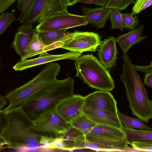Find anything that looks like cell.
I'll return each mask as SVG.
<instances>
[{
  "instance_id": "6da1fadb",
  "label": "cell",
  "mask_w": 152,
  "mask_h": 152,
  "mask_svg": "<svg viewBox=\"0 0 152 152\" xmlns=\"http://www.w3.org/2000/svg\"><path fill=\"white\" fill-rule=\"evenodd\" d=\"M6 112L9 124L2 136L8 148L22 151H51L53 137L35 132L31 126L32 121L19 106Z\"/></svg>"
},
{
  "instance_id": "7a4b0ae2",
  "label": "cell",
  "mask_w": 152,
  "mask_h": 152,
  "mask_svg": "<svg viewBox=\"0 0 152 152\" xmlns=\"http://www.w3.org/2000/svg\"><path fill=\"white\" fill-rule=\"evenodd\" d=\"M74 79L70 77L56 79L19 106L31 121L48 110L54 108L64 99L74 94Z\"/></svg>"
},
{
  "instance_id": "3957f363",
  "label": "cell",
  "mask_w": 152,
  "mask_h": 152,
  "mask_svg": "<svg viewBox=\"0 0 152 152\" xmlns=\"http://www.w3.org/2000/svg\"><path fill=\"white\" fill-rule=\"evenodd\" d=\"M123 72L120 79L126 90L129 106L132 113L147 123L152 117V102L148 97L147 92L128 55L122 56Z\"/></svg>"
},
{
  "instance_id": "277c9868",
  "label": "cell",
  "mask_w": 152,
  "mask_h": 152,
  "mask_svg": "<svg viewBox=\"0 0 152 152\" xmlns=\"http://www.w3.org/2000/svg\"><path fill=\"white\" fill-rule=\"evenodd\" d=\"M87 149L94 151H135L129 147L122 129L97 124L85 135Z\"/></svg>"
},
{
  "instance_id": "5b68a950",
  "label": "cell",
  "mask_w": 152,
  "mask_h": 152,
  "mask_svg": "<svg viewBox=\"0 0 152 152\" xmlns=\"http://www.w3.org/2000/svg\"><path fill=\"white\" fill-rule=\"evenodd\" d=\"M74 61L76 76L90 87L107 91L114 88V81L107 68L93 54L80 56Z\"/></svg>"
},
{
  "instance_id": "8992f818",
  "label": "cell",
  "mask_w": 152,
  "mask_h": 152,
  "mask_svg": "<svg viewBox=\"0 0 152 152\" xmlns=\"http://www.w3.org/2000/svg\"><path fill=\"white\" fill-rule=\"evenodd\" d=\"M60 71L57 63H49L30 81L10 91L5 96L9 104L3 110L7 111L19 106L39 91L56 79Z\"/></svg>"
},
{
  "instance_id": "52a82bcc",
  "label": "cell",
  "mask_w": 152,
  "mask_h": 152,
  "mask_svg": "<svg viewBox=\"0 0 152 152\" xmlns=\"http://www.w3.org/2000/svg\"><path fill=\"white\" fill-rule=\"evenodd\" d=\"M101 38L98 33L93 32L75 31L66 32L65 36L54 43L46 46L47 52L58 48L82 54L85 52H96L101 44Z\"/></svg>"
},
{
  "instance_id": "ba28073f",
  "label": "cell",
  "mask_w": 152,
  "mask_h": 152,
  "mask_svg": "<svg viewBox=\"0 0 152 152\" xmlns=\"http://www.w3.org/2000/svg\"><path fill=\"white\" fill-rule=\"evenodd\" d=\"M31 126L37 134L58 137L66 132L69 124L58 114L54 108L40 114L31 121Z\"/></svg>"
},
{
  "instance_id": "9c48e42d",
  "label": "cell",
  "mask_w": 152,
  "mask_h": 152,
  "mask_svg": "<svg viewBox=\"0 0 152 152\" xmlns=\"http://www.w3.org/2000/svg\"><path fill=\"white\" fill-rule=\"evenodd\" d=\"M35 28L37 32L67 29L88 24L83 16L71 14L62 11L50 15Z\"/></svg>"
},
{
  "instance_id": "30bf717a",
  "label": "cell",
  "mask_w": 152,
  "mask_h": 152,
  "mask_svg": "<svg viewBox=\"0 0 152 152\" xmlns=\"http://www.w3.org/2000/svg\"><path fill=\"white\" fill-rule=\"evenodd\" d=\"M83 106L95 108L118 114L117 103L109 91L99 90L84 97Z\"/></svg>"
},
{
  "instance_id": "8fae6325",
  "label": "cell",
  "mask_w": 152,
  "mask_h": 152,
  "mask_svg": "<svg viewBox=\"0 0 152 152\" xmlns=\"http://www.w3.org/2000/svg\"><path fill=\"white\" fill-rule=\"evenodd\" d=\"M81 54L76 52L69 51L59 55H51L45 52L35 58L21 60L13 66L15 71H20L43 64L61 60H75L81 56Z\"/></svg>"
},
{
  "instance_id": "7c38bea8",
  "label": "cell",
  "mask_w": 152,
  "mask_h": 152,
  "mask_svg": "<svg viewBox=\"0 0 152 152\" xmlns=\"http://www.w3.org/2000/svg\"><path fill=\"white\" fill-rule=\"evenodd\" d=\"M84 97L80 95L69 96L62 100L55 108L58 114L67 123L83 113Z\"/></svg>"
},
{
  "instance_id": "4fadbf2b",
  "label": "cell",
  "mask_w": 152,
  "mask_h": 152,
  "mask_svg": "<svg viewBox=\"0 0 152 152\" xmlns=\"http://www.w3.org/2000/svg\"><path fill=\"white\" fill-rule=\"evenodd\" d=\"M82 112L97 124L107 125L120 129L123 127L118 114H111L98 109L83 106Z\"/></svg>"
},
{
  "instance_id": "5bb4252c",
  "label": "cell",
  "mask_w": 152,
  "mask_h": 152,
  "mask_svg": "<svg viewBox=\"0 0 152 152\" xmlns=\"http://www.w3.org/2000/svg\"><path fill=\"white\" fill-rule=\"evenodd\" d=\"M116 39L110 37L104 40L99 46L98 56L100 61L107 68L115 65L117 59L118 50Z\"/></svg>"
},
{
  "instance_id": "9a60e30c",
  "label": "cell",
  "mask_w": 152,
  "mask_h": 152,
  "mask_svg": "<svg viewBox=\"0 0 152 152\" xmlns=\"http://www.w3.org/2000/svg\"><path fill=\"white\" fill-rule=\"evenodd\" d=\"M81 11L88 24L97 28H103L109 18L111 9L105 7L94 8L82 7Z\"/></svg>"
},
{
  "instance_id": "2e32d148",
  "label": "cell",
  "mask_w": 152,
  "mask_h": 152,
  "mask_svg": "<svg viewBox=\"0 0 152 152\" xmlns=\"http://www.w3.org/2000/svg\"><path fill=\"white\" fill-rule=\"evenodd\" d=\"M35 30L32 26L23 25L18 28L11 47L21 58L24 55L25 49L33 37Z\"/></svg>"
},
{
  "instance_id": "e0dca14e",
  "label": "cell",
  "mask_w": 152,
  "mask_h": 152,
  "mask_svg": "<svg viewBox=\"0 0 152 152\" xmlns=\"http://www.w3.org/2000/svg\"><path fill=\"white\" fill-rule=\"evenodd\" d=\"M54 0H35L28 11L24 15L19 16L17 20L24 25L32 26L47 7Z\"/></svg>"
},
{
  "instance_id": "ac0fdd59",
  "label": "cell",
  "mask_w": 152,
  "mask_h": 152,
  "mask_svg": "<svg viewBox=\"0 0 152 152\" xmlns=\"http://www.w3.org/2000/svg\"><path fill=\"white\" fill-rule=\"evenodd\" d=\"M143 30V25H142L138 28L130 31L126 34L119 36L116 39L121 48L124 53L127 52L129 48L134 44L144 40L146 37L142 36Z\"/></svg>"
},
{
  "instance_id": "d6986e66",
  "label": "cell",
  "mask_w": 152,
  "mask_h": 152,
  "mask_svg": "<svg viewBox=\"0 0 152 152\" xmlns=\"http://www.w3.org/2000/svg\"><path fill=\"white\" fill-rule=\"evenodd\" d=\"M69 124L74 130L85 135L97 125L83 113L73 119Z\"/></svg>"
},
{
  "instance_id": "ffe728a7",
  "label": "cell",
  "mask_w": 152,
  "mask_h": 152,
  "mask_svg": "<svg viewBox=\"0 0 152 152\" xmlns=\"http://www.w3.org/2000/svg\"><path fill=\"white\" fill-rule=\"evenodd\" d=\"M122 129L125 132L129 144L134 142H152V131L129 129L124 126Z\"/></svg>"
},
{
  "instance_id": "44dd1931",
  "label": "cell",
  "mask_w": 152,
  "mask_h": 152,
  "mask_svg": "<svg viewBox=\"0 0 152 152\" xmlns=\"http://www.w3.org/2000/svg\"><path fill=\"white\" fill-rule=\"evenodd\" d=\"M35 28L33 37L26 48L24 55L20 60L29 58L45 52L46 45L38 37L37 32Z\"/></svg>"
},
{
  "instance_id": "7402d4cb",
  "label": "cell",
  "mask_w": 152,
  "mask_h": 152,
  "mask_svg": "<svg viewBox=\"0 0 152 152\" xmlns=\"http://www.w3.org/2000/svg\"><path fill=\"white\" fill-rule=\"evenodd\" d=\"M118 115L121 123L129 129L152 131V129L146 125L141 120L130 117L118 111Z\"/></svg>"
},
{
  "instance_id": "603a6c76",
  "label": "cell",
  "mask_w": 152,
  "mask_h": 152,
  "mask_svg": "<svg viewBox=\"0 0 152 152\" xmlns=\"http://www.w3.org/2000/svg\"><path fill=\"white\" fill-rule=\"evenodd\" d=\"M67 29L37 32V36L46 46L59 40L65 35Z\"/></svg>"
},
{
  "instance_id": "cb8c5ba5",
  "label": "cell",
  "mask_w": 152,
  "mask_h": 152,
  "mask_svg": "<svg viewBox=\"0 0 152 152\" xmlns=\"http://www.w3.org/2000/svg\"><path fill=\"white\" fill-rule=\"evenodd\" d=\"M66 0H54L45 9L38 19L40 23L48 16L53 13L62 11H67Z\"/></svg>"
},
{
  "instance_id": "d4e9b609",
  "label": "cell",
  "mask_w": 152,
  "mask_h": 152,
  "mask_svg": "<svg viewBox=\"0 0 152 152\" xmlns=\"http://www.w3.org/2000/svg\"><path fill=\"white\" fill-rule=\"evenodd\" d=\"M124 28L128 29H135L138 25L139 20L136 14L131 13H121Z\"/></svg>"
},
{
  "instance_id": "484cf974",
  "label": "cell",
  "mask_w": 152,
  "mask_h": 152,
  "mask_svg": "<svg viewBox=\"0 0 152 152\" xmlns=\"http://www.w3.org/2000/svg\"><path fill=\"white\" fill-rule=\"evenodd\" d=\"M121 13L119 10L114 8L111 9L109 17L111 23V29H118L124 31Z\"/></svg>"
},
{
  "instance_id": "4316f807",
  "label": "cell",
  "mask_w": 152,
  "mask_h": 152,
  "mask_svg": "<svg viewBox=\"0 0 152 152\" xmlns=\"http://www.w3.org/2000/svg\"><path fill=\"white\" fill-rule=\"evenodd\" d=\"M137 0H108L105 6L106 8H114L119 10L126 9L132 4H134Z\"/></svg>"
},
{
  "instance_id": "83f0119b",
  "label": "cell",
  "mask_w": 152,
  "mask_h": 152,
  "mask_svg": "<svg viewBox=\"0 0 152 152\" xmlns=\"http://www.w3.org/2000/svg\"><path fill=\"white\" fill-rule=\"evenodd\" d=\"M16 20L15 17L12 13L4 12L1 13L0 15V35Z\"/></svg>"
},
{
  "instance_id": "f1b7e54d",
  "label": "cell",
  "mask_w": 152,
  "mask_h": 152,
  "mask_svg": "<svg viewBox=\"0 0 152 152\" xmlns=\"http://www.w3.org/2000/svg\"><path fill=\"white\" fill-rule=\"evenodd\" d=\"M152 0H137L133 7L132 13L137 14L152 5Z\"/></svg>"
},
{
  "instance_id": "f546056e",
  "label": "cell",
  "mask_w": 152,
  "mask_h": 152,
  "mask_svg": "<svg viewBox=\"0 0 152 152\" xmlns=\"http://www.w3.org/2000/svg\"><path fill=\"white\" fill-rule=\"evenodd\" d=\"M130 145L136 151L152 152V142H134Z\"/></svg>"
},
{
  "instance_id": "4dcf8cb0",
  "label": "cell",
  "mask_w": 152,
  "mask_h": 152,
  "mask_svg": "<svg viewBox=\"0 0 152 152\" xmlns=\"http://www.w3.org/2000/svg\"><path fill=\"white\" fill-rule=\"evenodd\" d=\"M35 0H18L16 7L20 11L19 16L26 14L30 10Z\"/></svg>"
},
{
  "instance_id": "1f68e13d",
  "label": "cell",
  "mask_w": 152,
  "mask_h": 152,
  "mask_svg": "<svg viewBox=\"0 0 152 152\" xmlns=\"http://www.w3.org/2000/svg\"><path fill=\"white\" fill-rule=\"evenodd\" d=\"M8 124L9 120L6 112L3 110L0 109V136H2Z\"/></svg>"
},
{
  "instance_id": "d6a6232c",
  "label": "cell",
  "mask_w": 152,
  "mask_h": 152,
  "mask_svg": "<svg viewBox=\"0 0 152 152\" xmlns=\"http://www.w3.org/2000/svg\"><path fill=\"white\" fill-rule=\"evenodd\" d=\"M16 0H0V13H2L8 9Z\"/></svg>"
},
{
  "instance_id": "836d02e7",
  "label": "cell",
  "mask_w": 152,
  "mask_h": 152,
  "mask_svg": "<svg viewBox=\"0 0 152 152\" xmlns=\"http://www.w3.org/2000/svg\"><path fill=\"white\" fill-rule=\"evenodd\" d=\"M108 0H79L78 2L88 3L104 7Z\"/></svg>"
},
{
  "instance_id": "e575fe53",
  "label": "cell",
  "mask_w": 152,
  "mask_h": 152,
  "mask_svg": "<svg viewBox=\"0 0 152 152\" xmlns=\"http://www.w3.org/2000/svg\"><path fill=\"white\" fill-rule=\"evenodd\" d=\"M133 65L136 70H137L145 73L152 72V62H151L150 64L148 66H141L133 64Z\"/></svg>"
},
{
  "instance_id": "d590c367",
  "label": "cell",
  "mask_w": 152,
  "mask_h": 152,
  "mask_svg": "<svg viewBox=\"0 0 152 152\" xmlns=\"http://www.w3.org/2000/svg\"><path fill=\"white\" fill-rule=\"evenodd\" d=\"M144 83L148 86L152 87V72L145 73L144 79Z\"/></svg>"
},
{
  "instance_id": "8d00e7d4",
  "label": "cell",
  "mask_w": 152,
  "mask_h": 152,
  "mask_svg": "<svg viewBox=\"0 0 152 152\" xmlns=\"http://www.w3.org/2000/svg\"><path fill=\"white\" fill-rule=\"evenodd\" d=\"M7 103V99L5 96L0 95V109L3 108Z\"/></svg>"
},
{
  "instance_id": "74e56055",
  "label": "cell",
  "mask_w": 152,
  "mask_h": 152,
  "mask_svg": "<svg viewBox=\"0 0 152 152\" xmlns=\"http://www.w3.org/2000/svg\"><path fill=\"white\" fill-rule=\"evenodd\" d=\"M67 5L68 7L72 6L78 2L79 0H66Z\"/></svg>"
},
{
  "instance_id": "f35d334b",
  "label": "cell",
  "mask_w": 152,
  "mask_h": 152,
  "mask_svg": "<svg viewBox=\"0 0 152 152\" xmlns=\"http://www.w3.org/2000/svg\"><path fill=\"white\" fill-rule=\"evenodd\" d=\"M0 143H3L5 145H7V143L4 140L2 136H0Z\"/></svg>"
},
{
  "instance_id": "ab89813d",
  "label": "cell",
  "mask_w": 152,
  "mask_h": 152,
  "mask_svg": "<svg viewBox=\"0 0 152 152\" xmlns=\"http://www.w3.org/2000/svg\"><path fill=\"white\" fill-rule=\"evenodd\" d=\"M4 145H5L4 144L0 143V148L3 147V146Z\"/></svg>"
}]
</instances>
